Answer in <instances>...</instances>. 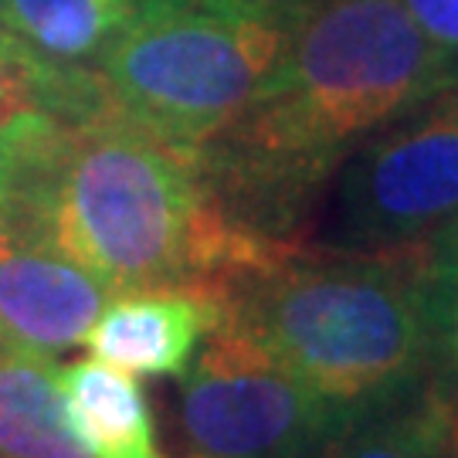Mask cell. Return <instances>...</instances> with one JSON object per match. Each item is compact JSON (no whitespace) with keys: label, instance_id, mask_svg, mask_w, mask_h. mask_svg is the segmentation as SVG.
<instances>
[{"label":"cell","instance_id":"6da1fadb","mask_svg":"<svg viewBox=\"0 0 458 458\" xmlns=\"http://www.w3.org/2000/svg\"><path fill=\"white\" fill-rule=\"evenodd\" d=\"M452 85L458 58L401 0H310L255 98L197 149L200 177L238 228L295 242L346 157Z\"/></svg>","mask_w":458,"mask_h":458},{"label":"cell","instance_id":"7a4b0ae2","mask_svg":"<svg viewBox=\"0 0 458 458\" xmlns=\"http://www.w3.org/2000/svg\"><path fill=\"white\" fill-rule=\"evenodd\" d=\"M0 225L51 248L113 295L225 285L293 245L228 221L197 153L170 147L109 106L45 136Z\"/></svg>","mask_w":458,"mask_h":458},{"label":"cell","instance_id":"3957f363","mask_svg":"<svg viewBox=\"0 0 458 458\" xmlns=\"http://www.w3.org/2000/svg\"><path fill=\"white\" fill-rule=\"evenodd\" d=\"M221 323L353 414L438 380V340L411 251L346 255L285 245L225 282Z\"/></svg>","mask_w":458,"mask_h":458},{"label":"cell","instance_id":"277c9868","mask_svg":"<svg viewBox=\"0 0 458 458\" xmlns=\"http://www.w3.org/2000/svg\"><path fill=\"white\" fill-rule=\"evenodd\" d=\"M310 0H140L98 55L106 106L187 153L242 115Z\"/></svg>","mask_w":458,"mask_h":458},{"label":"cell","instance_id":"5b68a950","mask_svg":"<svg viewBox=\"0 0 458 458\" xmlns=\"http://www.w3.org/2000/svg\"><path fill=\"white\" fill-rule=\"evenodd\" d=\"M310 245L387 255L458 221V85L367 136L333 174Z\"/></svg>","mask_w":458,"mask_h":458},{"label":"cell","instance_id":"8992f818","mask_svg":"<svg viewBox=\"0 0 458 458\" xmlns=\"http://www.w3.org/2000/svg\"><path fill=\"white\" fill-rule=\"evenodd\" d=\"M187 445L208 458H327L360 414L329 401L228 323L177 377Z\"/></svg>","mask_w":458,"mask_h":458},{"label":"cell","instance_id":"52a82bcc","mask_svg":"<svg viewBox=\"0 0 458 458\" xmlns=\"http://www.w3.org/2000/svg\"><path fill=\"white\" fill-rule=\"evenodd\" d=\"M136 4L140 0H0V41L45 75L51 113L62 123H79L106 109L92 68Z\"/></svg>","mask_w":458,"mask_h":458},{"label":"cell","instance_id":"ba28073f","mask_svg":"<svg viewBox=\"0 0 458 458\" xmlns=\"http://www.w3.org/2000/svg\"><path fill=\"white\" fill-rule=\"evenodd\" d=\"M109 295L51 248L0 225V340L45 360L65 357L85 344Z\"/></svg>","mask_w":458,"mask_h":458},{"label":"cell","instance_id":"9c48e42d","mask_svg":"<svg viewBox=\"0 0 458 458\" xmlns=\"http://www.w3.org/2000/svg\"><path fill=\"white\" fill-rule=\"evenodd\" d=\"M225 316V285H149L109 295L85 336L92 357L132 377H183Z\"/></svg>","mask_w":458,"mask_h":458},{"label":"cell","instance_id":"30bf717a","mask_svg":"<svg viewBox=\"0 0 458 458\" xmlns=\"http://www.w3.org/2000/svg\"><path fill=\"white\" fill-rule=\"evenodd\" d=\"M58 384L68 421L92 458H166L157 445L147 394L132 374L92 357L58 367Z\"/></svg>","mask_w":458,"mask_h":458},{"label":"cell","instance_id":"8fae6325","mask_svg":"<svg viewBox=\"0 0 458 458\" xmlns=\"http://www.w3.org/2000/svg\"><path fill=\"white\" fill-rule=\"evenodd\" d=\"M0 458H92L68 421L55 360L0 340Z\"/></svg>","mask_w":458,"mask_h":458},{"label":"cell","instance_id":"7c38bea8","mask_svg":"<svg viewBox=\"0 0 458 458\" xmlns=\"http://www.w3.org/2000/svg\"><path fill=\"white\" fill-rule=\"evenodd\" d=\"M327 458H458V391L438 377L401 404L367 411Z\"/></svg>","mask_w":458,"mask_h":458},{"label":"cell","instance_id":"4fadbf2b","mask_svg":"<svg viewBox=\"0 0 458 458\" xmlns=\"http://www.w3.org/2000/svg\"><path fill=\"white\" fill-rule=\"evenodd\" d=\"M425 285L428 312L438 340V374L458 391V221L408 248Z\"/></svg>","mask_w":458,"mask_h":458},{"label":"cell","instance_id":"5bb4252c","mask_svg":"<svg viewBox=\"0 0 458 458\" xmlns=\"http://www.w3.org/2000/svg\"><path fill=\"white\" fill-rule=\"evenodd\" d=\"M55 126L58 119L45 113L31 96L0 89V221L14 204L28 160Z\"/></svg>","mask_w":458,"mask_h":458},{"label":"cell","instance_id":"9a60e30c","mask_svg":"<svg viewBox=\"0 0 458 458\" xmlns=\"http://www.w3.org/2000/svg\"><path fill=\"white\" fill-rule=\"evenodd\" d=\"M401 7L435 48L458 58V0H401Z\"/></svg>","mask_w":458,"mask_h":458},{"label":"cell","instance_id":"2e32d148","mask_svg":"<svg viewBox=\"0 0 458 458\" xmlns=\"http://www.w3.org/2000/svg\"><path fill=\"white\" fill-rule=\"evenodd\" d=\"M0 89L21 92V96H31L34 102L48 113V82H45V75H41L31 62H24L17 51L7 48L4 41H0Z\"/></svg>","mask_w":458,"mask_h":458}]
</instances>
